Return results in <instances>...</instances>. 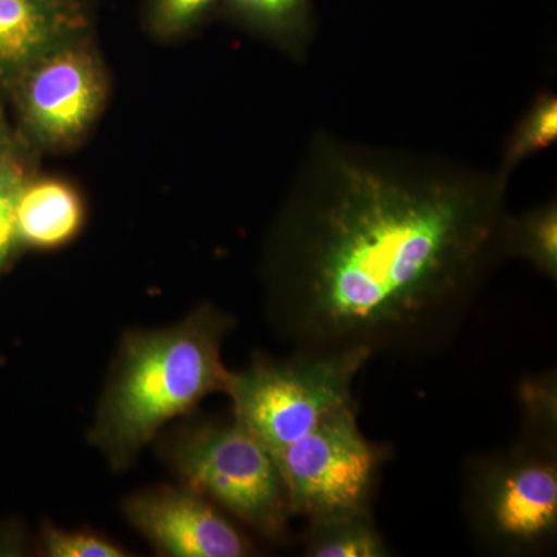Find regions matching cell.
Returning <instances> with one entry per match:
<instances>
[{
	"mask_svg": "<svg viewBox=\"0 0 557 557\" xmlns=\"http://www.w3.org/2000/svg\"><path fill=\"white\" fill-rule=\"evenodd\" d=\"M508 180L318 134L274 234L278 327L299 354L449 350L507 260Z\"/></svg>",
	"mask_w": 557,
	"mask_h": 557,
	"instance_id": "6da1fadb",
	"label": "cell"
},
{
	"mask_svg": "<svg viewBox=\"0 0 557 557\" xmlns=\"http://www.w3.org/2000/svg\"><path fill=\"white\" fill-rule=\"evenodd\" d=\"M233 325L230 314L205 304L175 327L135 333L124 341L91 434L113 467L129 463L168 420L209 394L225 392L230 370L220 347Z\"/></svg>",
	"mask_w": 557,
	"mask_h": 557,
	"instance_id": "7a4b0ae2",
	"label": "cell"
},
{
	"mask_svg": "<svg viewBox=\"0 0 557 557\" xmlns=\"http://www.w3.org/2000/svg\"><path fill=\"white\" fill-rule=\"evenodd\" d=\"M461 507L480 547L500 556H541L557 539V450L518 438L468 457Z\"/></svg>",
	"mask_w": 557,
	"mask_h": 557,
	"instance_id": "3957f363",
	"label": "cell"
},
{
	"mask_svg": "<svg viewBox=\"0 0 557 557\" xmlns=\"http://www.w3.org/2000/svg\"><path fill=\"white\" fill-rule=\"evenodd\" d=\"M369 359L364 350L256 359L244 372L228 373L225 392L233 399L234 421L274 456L329 412L355 401L354 381Z\"/></svg>",
	"mask_w": 557,
	"mask_h": 557,
	"instance_id": "277c9868",
	"label": "cell"
},
{
	"mask_svg": "<svg viewBox=\"0 0 557 557\" xmlns=\"http://www.w3.org/2000/svg\"><path fill=\"white\" fill-rule=\"evenodd\" d=\"M391 446L370 442L358 424L355 401L327 413L273 460L293 516L307 520L372 511Z\"/></svg>",
	"mask_w": 557,
	"mask_h": 557,
	"instance_id": "5b68a950",
	"label": "cell"
},
{
	"mask_svg": "<svg viewBox=\"0 0 557 557\" xmlns=\"http://www.w3.org/2000/svg\"><path fill=\"white\" fill-rule=\"evenodd\" d=\"M174 456L186 487L265 537L285 536L293 518L287 491L273 457L247 429L236 421L231 426L190 429Z\"/></svg>",
	"mask_w": 557,
	"mask_h": 557,
	"instance_id": "8992f818",
	"label": "cell"
},
{
	"mask_svg": "<svg viewBox=\"0 0 557 557\" xmlns=\"http://www.w3.org/2000/svg\"><path fill=\"white\" fill-rule=\"evenodd\" d=\"M108 94V73L87 33L35 62L10 97L28 139L42 149L65 150L89 134Z\"/></svg>",
	"mask_w": 557,
	"mask_h": 557,
	"instance_id": "52a82bcc",
	"label": "cell"
},
{
	"mask_svg": "<svg viewBox=\"0 0 557 557\" xmlns=\"http://www.w3.org/2000/svg\"><path fill=\"white\" fill-rule=\"evenodd\" d=\"M126 518L156 545L174 557H244L248 539L193 490L152 491L126 502Z\"/></svg>",
	"mask_w": 557,
	"mask_h": 557,
	"instance_id": "ba28073f",
	"label": "cell"
},
{
	"mask_svg": "<svg viewBox=\"0 0 557 557\" xmlns=\"http://www.w3.org/2000/svg\"><path fill=\"white\" fill-rule=\"evenodd\" d=\"M94 24L91 0H0V95L40 58Z\"/></svg>",
	"mask_w": 557,
	"mask_h": 557,
	"instance_id": "9c48e42d",
	"label": "cell"
},
{
	"mask_svg": "<svg viewBox=\"0 0 557 557\" xmlns=\"http://www.w3.org/2000/svg\"><path fill=\"white\" fill-rule=\"evenodd\" d=\"M83 222V199L64 180L30 178L17 199V242L30 247H61L79 233Z\"/></svg>",
	"mask_w": 557,
	"mask_h": 557,
	"instance_id": "30bf717a",
	"label": "cell"
},
{
	"mask_svg": "<svg viewBox=\"0 0 557 557\" xmlns=\"http://www.w3.org/2000/svg\"><path fill=\"white\" fill-rule=\"evenodd\" d=\"M218 10L296 60L306 57L317 32L311 0H219Z\"/></svg>",
	"mask_w": 557,
	"mask_h": 557,
	"instance_id": "8fae6325",
	"label": "cell"
},
{
	"mask_svg": "<svg viewBox=\"0 0 557 557\" xmlns=\"http://www.w3.org/2000/svg\"><path fill=\"white\" fill-rule=\"evenodd\" d=\"M392 555L372 511L348 512L309 520L304 534V556L387 557Z\"/></svg>",
	"mask_w": 557,
	"mask_h": 557,
	"instance_id": "7c38bea8",
	"label": "cell"
},
{
	"mask_svg": "<svg viewBox=\"0 0 557 557\" xmlns=\"http://www.w3.org/2000/svg\"><path fill=\"white\" fill-rule=\"evenodd\" d=\"M505 256L525 259L537 273L557 281V203L548 200L522 214L509 212L505 225Z\"/></svg>",
	"mask_w": 557,
	"mask_h": 557,
	"instance_id": "4fadbf2b",
	"label": "cell"
},
{
	"mask_svg": "<svg viewBox=\"0 0 557 557\" xmlns=\"http://www.w3.org/2000/svg\"><path fill=\"white\" fill-rule=\"evenodd\" d=\"M520 438L557 450V375L555 369L528 375L516 387Z\"/></svg>",
	"mask_w": 557,
	"mask_h": 557,
	"instance_id": "5bb4252c",
	"label": "cell"
},
{
	"mask_svg": "<svg viewBox=\"0 0 557 557\" xmlns=\"http://www.w3.org/2000/svg\"><path fill=\"white\" fill-rule=\"evenodd\" d=\"M556 139L557 98L552 91H545L539 95L519 120L505 145L504 157L497 170L509 178L523 160L555 145Z\"/></svg>",
	"mask_w": 557,
	"mask_h": 557,
	"instance_id": "9a60e30c",
	"label": "cell"
},
{
	"mask_svg": "<svg viewBox=\"0 0 557 557\" xmlns=\"http://www.w3.org/2000/svg\"><path fill=\"white\" fill-rule=\"evenodd\" d=\"M27 161L9 138L0 137V267L17 242L16 205L30 180Z\"/></svg>",
	"mask_w": 557,
	"mask_h": 557,
	"instance_id": "2e32d148",
	"label": "cell"
},
{
	"mask_svg": "<svg viewBox=\"0 0 557 557\" xmlns=\"http://www.w3.org/2000/svg\"><path fill=\"white\" fill-rule=\"evenodd\" d=\"M219 0H146V24L156 38L172 40L196 30Z\"/></svg>",
	"mask_w": 557,
	"mask_h": 557,
	"instance_id": "e0dca14e",
	"label": "cell"
},
{
	"mask_svg": "<svg viewBox=\"0 0 557 557\" xmlns=\"http://www.w3.org/2000/svg\"><path fill=\"white\" fill-rule=\"evenodd\" d=\"M44 549L51 557H124L127 553L109 541L91 533L47 528L44 534Z\"/></svg>",
	"mask_w": 557,
	"mask_h": 557,
	"instance_id": "ac0fdd59",
	"label": "cell"
},
{
	"mask_svg": "<svg viewBox=\"0 0 557 557\" xmlns=\"http://www.w3.org/2000/svg\"><path fill=\"white\" fill-rule=\"evenodd\" d=\"M2 135H3V134H2V129H0V137H2Z\"/></svg>",
	"mask_w": 557,
	"mask_h": 557,
	"instance_id": "d6986e66",
	"label": "cell"
}]
</instances>
